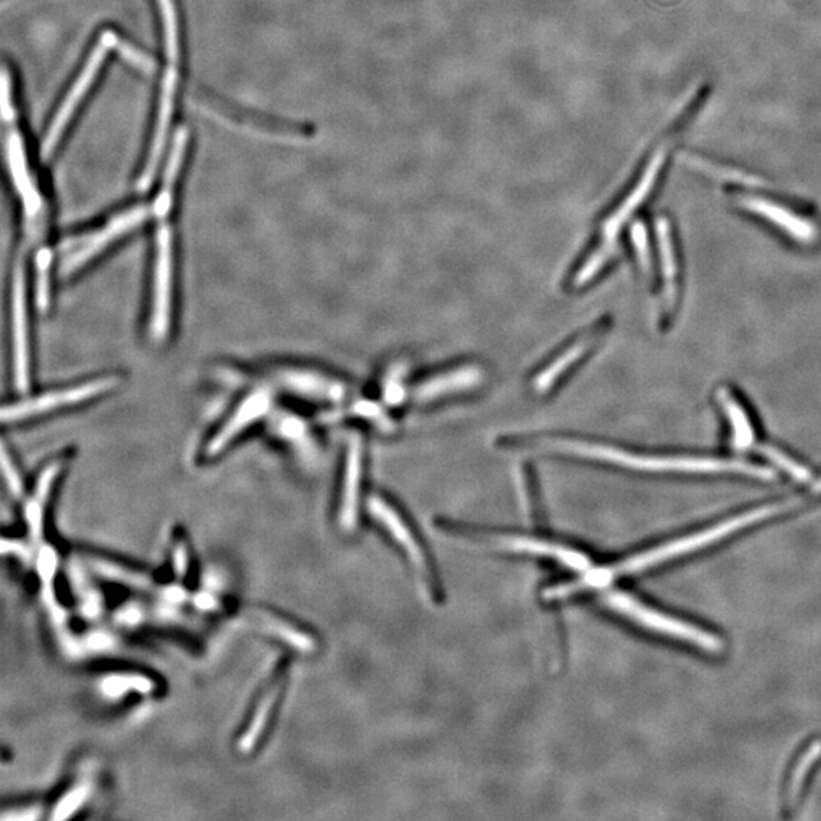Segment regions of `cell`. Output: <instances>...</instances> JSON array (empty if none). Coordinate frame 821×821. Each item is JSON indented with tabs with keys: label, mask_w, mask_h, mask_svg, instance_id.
I'll return each mask as SVG.
<instances>
[{
	"label": "cell",
	"mask_w": 821,
	"mask_h": 821,
	"mask_svg": "<svg viewBox=\"0 0 821 821\" xmlns=\"http://www.w3.org/2000/svg\"><path fill=\"white\" fill-rule=\"evenodd\" d=\"M536 443L537 446L550 449L552 453L574 455V457L586 458V460L610 462V465L644 470V472H737L750 474V477L759 478V480H773L774 478L772 470L744 461L644 457V455L625 453V450L617 449V447L602 446L598 443L577 438H539L536 439Z\"/></svg>",
	"instance_id": "cell-1"
},
{
	"label": "cell",
	"mask_w": 821,
	"mask_h": 821,
	"mask_svg": "<svg viewBox=\"0 0 821 821\" xmlns=\"http://www.w3.org/2000/svg\"><path fill=\"white\" fill-rule=\"evenodd\" d=\"M789 507H793V502L766 505V507L752 509V512L734 517V519L715 525V527L709 529H704V531L696 532V535L684 537V539L676 540V542L668 544H661V547L655 548L652 551L642 552L636 558L626 559L625 562L617 564V566L606 567V570H590L587 572V579H589L590 587L598 589V587L609 585L618 575L636 574V572L648 570L653 564L667 562V560L675 559L677 555L700 550V548L717 542L723 537L734 535L738 529L761 523V520L769 519V517L785 512Z\"/></svg>",
	"instance_id": "cell-2"
},
{
	"label": "cell",
	"mask_w": 821,
	"mask_h": 821,
	"mask_svg": "<svg viewBox=\"0 0 821 821\" xmlns=\"http://www.w3.org/2000/svg\"><path fill=\"white\" fill-rule=\"evenodd\" d=\"M174 236L166 223L155 233L153 290H151L150 333L154 341H163L169 333L173 314Z\"/></svg>",
	"instance_id": "cell-3"
},
{
	"label": "cell",
	"mask_w": 821,
	"mask_h": 821,
	"mask_svg": "<svg viewBox=\"0 0 821 821\" xmlns=\"http://www.w3.org/2000/svg\"><path fill=\"white\" fill-rule=\"evenodd\" d=\"M605 602L614 612L625 614L626 618L637 622V624L647 626L653 632L667 634V636L677 637V640L690 642L706 649L709 653H722L723 641L714 634L703 632V630L696 629L694 625L687 624V622L677 621L675 618L665 617L655 610L648 609V607L642 606L637 599L630 597L624 591H607L605 595Z\"/></svg>",
	"instance_id": "cell-4"
},
{
	"label": "cell",
	"mask_w": 821,
	"mask_h": 821,
	"mask_svg": "<svg viewBox=\"0 0 821 821\" xmlns=\"http://www.w3.org/2000/svg\"><path fill=\"white\" fill-rule=\"evenodd\" d=\"M119 379L116 376H101L95 379L73 385V387L61 388V390L45 392L33 399L21 400V402L8 404L3 408V423H17L23 420L35 418V415L48 414L61 410L64 407L87 402L105 392L112 391Z\"/></svg>",
	"instance_id": "cell-5"
},
{
	"label": "cell",
	"mask_w": 821,
	"mask_h": 821,
	"mask_svg": "<svg viewBox=\"0 0 821 821\" xmlns=\"http://www.w3.org/2000/svg\"><path fill=\"white\" fill-rule=\"evenodd\" d=\"M150 215L151 213L148 208L139 206V208H132L127 210V212L120 213L118 216L112 218L104 227L85 236L84 239H81L77 244L75 248L68 251L63 262L60 265L61 278H69V275L75 274L85 265L91 263L93 259L103 255L110 245L118 243L120 237L138 228Z\"/></svg>",
	"instance_id": "cell-6"
},
{
	"label": "cell",
	"mask_w": 821,
	"mask_h": 821,
	"mask_svg": "<svg viewBox=\"0 0 821 821\" xmlns=\"http://www.w3.org/2000/svg\"><path fill=\"white\" fill-rule=\"evenodd\" d=\"M11 332H13L14 384L26 391L31 380L28 307H26V270L22 260L15 263L11 282Z\"/></svg>",
	"instance_id": "cell-7"
},
{
	"label": "cell",
	"mask_w": 821,
	"mask_h": 821,
	"mask_svg": "<svg viewBox=\"0 0 821 821\" xmlns=\"http://www.w3.org/2000/svg\"><path fill=\"white\" fill-rule=\"evenodd\" d=\"M271 377L279 388L303 399L338 403L348 396V385L320 370L283 365L271 370Z\"/></svg>",
	"instance_id": "cell-8"
},
{
	"label": "cell",
	"mask_w": 821,
	"mask_h": 821,
	"mask_svg": "<svg viewBox=\"0 0 821 821\" xmlns=\"http://www.w3.org/2000/svg\"><path fill=\"white\" fill-rule=\"evenodd\" d=\"M116 38L112 33L103 35L96 48L93 49L92 56L89 57L87 64L84 66L83 72L80 73L75 84L70 89L68 96L63 101L60 110L57 112L56 118L50 124L48 134H46L45 142H43V154L48 155L54 153L58 142H60L61 136L70 122L73 113H75L78 105L83 101L85 93L92 87L95 77L98 75L99 69L103 68L105 60V54L115 45Z\"/></svg>",
	"instance_id": "cell-9"
},
{
	"label": "cell",
	"mask_w": 821,
	"mask_h": 821,
	"mask_svg": "<svg viewBox=\"0 0 821 821\" xmlns=\"http://www.w3.org/2000/svg\"><path fill=\"white\" fill-rule=\"evenodd\" d=\"M272 399L274 397L270 388H258L241 400L223 425L218 427L215 434L210 437L204 447L206 457L215 458L223 454L244 431L263 419L271 410Z\"/></svg>",
	"instance_id": "cell-10"
},
{
	"label": "cell",
	"mask_w": 821,
	"mask_h": 821,
	"mask_svg": "<svg viewBox=\"0 0 821 821\" xmlns=\"http://www.w3.org/2000/svg\"><path fill=\"white\" fill-rule=\"evenodd\" d=\"M484 380V370L477 364H462L432 375L415 385L412 399L419 403H431L445 397L460 395L480 387Z\"/></svg>",
	"instance_id": "cell-11"
},
{
	"label": "cell",
	"mask_w": 821,
	"mask_h": 821,
	"mask_svg": "<svg viewBox=\"0 0 821 821\" xmlns=\"http://www.w3.org/2000/svg\"><path fill=\"white\" fill-rule=\"evenodd\" d=\"M665 155H667V153H665L664 148H660V150L653 155L647 169L644 171V174H642L640 181L636 183L632 192H630L629 196L624 198V201L613 210L612 215L606 218L605 223H602V241H607V243H617V235L620 233L622 225L625 224V221L633 215L634 210L640 208L642 202L645 201V198H647L653 188H655L657 177H659L661 166H664Z\"/></svg>",
	"instance_id": "cell-12"
},
{
	"label": "cell",
	"mask_w": 821,
	"mask_h": 821,
	"mask_svg": "<svg viewBox=\"0 0 821 821\" xmlns=\"http://www.w3.org/2000/svg\"><path fill=\"white\" fill-rule=\"evenodd\" d=\"M362 439L357 435L349 438L348 453H345L344 477H342V490L340 501L341 528L352 531L357 523V508H360L361 480H362Z\"/></svg>",
	"instance_id": "cell-13"
},
{
	"label": "cell",
	"mask_w": 821,
	"mask_h": 821,
	"mask_svg": "<svg viewBox=\"0 0 821 821\" xmlns=\"http://www.w3.org/2000/svg\"><path fill=\"white\" fill-rule=\"evenodd\" d=\"M368 509L373 517L387 528V531L390 532L397 544L403 548L410 562L414 564L415 570L422 575L430 574L425 552H423L418 539L412 535L411 528L408 527L399 513L379 496L370 497Z\"/></svg>",
	"instance_id": "cell-14"
},
{
	"label": "cell",
	"mask_w": 821,
	"mask_h": 821,
	"mask_svg": "<svg viewBox=\"0 0 821 821\" xmlns=\"http://www.w3.org/2000/svg\"><path fill=\"white\" fill-rule=\"evenodd\" d=\"M494 543L501 547L502 550L523 552V554L525 552V554L558 560V562L563 563L564 566L571 567L574 571L587 572L591 570L590 560L583 552L563 547V544L525 536H501L496 537Z\"/></svg>",
	"instance_id": "cell-15"
},
{
	"label": "cell",
	"mask_w": 821,
	"mask_h": 821,
	"mask_svg": "<svg viewBox=\"0 0 821 821\" xmlns=\"http://www.w3.org/2000/svg\"><path fill=\"white\" fill-rule=\"evenodd\" d=\"M738 202L742 208L777 225V227L787 232L788 235H791L794 239L799 241L801 244L814 243L817 235H819L814 224L809 223L804 218L794 215L793 212L782 208V206L774 204V202L762 200V198L758 197H739Z\"/></svg>",
	"instance_id": "cell-16"
},
{
	"label": "cell",
	"mask_w": 821,
	"mask_h": 821,
	"mask_svg": "<svg viewBox=\"0 0 821 821\" xmlns=\"http://www.w3.org/2000/svg\"><path fill=\"white\" fill-rule=\"evenodd\" d=\"M245 620L253 629L274 640L282 641L288 647L297 649L298 653H313L317 644L314 637L302 632L293 622L283 620L278 614L262 609H251L245 612Z\"/></svg>",
	"instance_id": "cell-17"
},
{
	"label": "cell",
	"mask_w": 821,
	"mask_h": 821,
	"mask_svg": "<svg viewBox=\"0 0 821 821\" xmlns=\"http://www.w3.org/2000/svg\"><path fill=\"white\" fill-rule=\"evenodd\" d=\"M283 682L285 680H283L282 675H279L260 694L258 703H256L255 709H253L251 717L248 719L247 729L237 739V750H239V753H251L255 747L259 744L260 739L263 738L268 723H270L275 706H278L279 696L282 694Z\"/></svg>",
	"instance_id": "cell-18"
},
{
	"label": "cell",
	"mask_w": 821,
	"mask_h": 821,
	"mask_svg": "<svg viewBox=\"0 0 821 821\" xmlns=\"http://www.w3.org/2000/svg\"><path fill=\"white\" fill-rule=\"evenodd\" d=\"M597 340L598 330H590L589 333L583 335V337L571 342L562 353H559L550 364H547V367L540 370L539 375L532 379L535 391L539 392V395L551 391L558 385L559 379H562L574 365L578 364V361L589 352L591 345Z\"/></svg>",
	"instance_id": "cell-19"
},
{
	"label": "cell",
	"mask_w": 821,
	"mask_h": 821,
	"mask_svg": "<svg viewBox=\"0 0 821 821\" xmlns=\"http://www.w3.org/2000/svg\"><path fill=\"white\" fill-rule=\"evenodd\" d=\"M7 143L8 162H10L11 174H13L15 190L22 198L26 215L35 218L40 213L42 198L38 196L37 188H35L33 177H31L21 138L15 132H11Z\"/></svg>",
	"instance_id": "cell-20"
},
{
	"label": "cell",
	"mask_w": 821,
	"mask_h": 821,
	"mask_svg": "<svg viewBox=\"0 0 821 821\" xmlns=\"http://www.w3.org/2000/svg\"><path fill=\"white\" fill-rule=\"evenodd\" d=\"M64 461L61 458L49 462L45 469L38 474V480L35 482L33 494L28 502H26V524H28L30 536L34 542H40L43 536V520H45L46 504L52 492L54 484H56L58 474L63 470Z\"/></svg>",
	"instance_id": "cell-21"
},
{
	"label": "cell",
	"mask_w": 821,
	"mask_h": 821,
	"mask_svg": "<svg viewBox=\"0 0 821 821\" xmlns=\"http://www.w3.org/2000/svg\"><path fill=\"white\" fill-rule=\"evenodd\" d=\"M717 399L719 400V403H722L723 410L726 412V415L731 423V430H734V446L737 447L738 450H744L752 447L754 443V430L744 408H742L738 400L731 396V392L724 390V388L717 392Z\"/></svg>",
	"instance_id": "cell-22"
},
{
	"label": "cell",
	"mask_w": 821,
	"mask_h": 821,
	"mask_svg": "<svg viewBox=\"0 0 821 821\" xmlns=\"http://www.w3.org/2000/svg\"><path fill=\"white\" fill-rule=\"evenodd\" d=\"M89 566L105 579L119 583V585L136 587V589H148L153 585L151 578L142 572L131 570L126 564L113 562V560L98 558V555H89Z\"/></svg>",
	"instance_id": "cell-23"
},
{
	"label": "cell",
	"mask_w": 821,
	"mask_h": 821,
	"mask_svg": "<svg viewBox=\"0 0 821 821\" xmlns=\"http://www.w3.org/2000/svg\"><path fill=\"white\" fill-rule=\"evenodd\" d=\"M657 235H659L661 271H664L665 285H667L665 286V297L672 306L676 300L677 265L675 248H672L671 228H669L668 221L665 218H660L659 223H657Z\"/></svg>",
	"instance_id": "cell-24"
},
{
	"label": "cell",
	"mask_w": 821,
	"mask_h": 821,
	"mask_svg": "<svg viewBox=\"0 0 821 821\" xmlns=\"http://www.w3.org/2000/svg\"><path fill=\"white\" fill-rule=\"evenodd\" d=\"M617 255V243H607L602 241L601 244L595 248L594 251L587 256L585 262L578 268L574 275V286H585L590 280L597 278L598 272L606 267L613 256Z\"/></svg>",
	"instance_id": "cell-25"
},
{
	"label": "cell",
	"mask_w": 821,
	"mask_h": 821,
	"mask_svg": "<svg viewBox=\"0 0 821 821\" xmlns=\"http://www.w3.org/2000/svg\"><path fill=\"white\" fill-rule=\"evenodd\" d=\"M820 757L821 741H816L812 742L811 746H809L807 752H805L804 757L800 758L799 764H797L796 769H794L791 782H789V807H794V805H796V801L799 800L801 787H804V782L805 779H807L808 772L809 770H811V766L814 765L817 761H819Z\"/></svg>",
	"instance_id": "cell-26"
},
{
	"label": "cell",
	"mask_w": 821,
	"mask_h": 821,
	"mask_svg": "<svg viewBox=\"0 0 821 821\" xmlns=\"http://www.w3.org/2000/svg\"><path fill=\"white\" fill-rule=\"evenodd\" d=\"M70 577H72V585L80 594L84 617L91 618V620L98 618L101 610H103V599H101L99 594H96L95 587L83 577L80 571H73Z\"/></svg>",
	"instance_id": "cell-27"
},
{
	"label": "cell",
	"mask_w": 821,
	"mask_h": 821,
	"mask_svg": "<svg viewBox=\"0 0 821 821\" xmlns=\"http://www.w3.org/2000/svg\"><path fill=\"white\" fill-rule=\"evenodd\" d=\"M89 796H91V784H87V782H83V784H78L77 787L70 788L69 791L64 794L63 799L58 801L56 809H54L52 819H68L73 812L83 807L85 801H87Z\"/></svg>",
	"instance_id": "cell-28"
},
{
	"label": "cell",
	"mask_w": 821,
	"mask_h": 821,
	"mask_svg": "<svg viewBox=\"0 0 821 821\" xmlns=\"http://www.w3.org/2000/svg\"><path fill=\"white\" fill-rule=\"evenodd\" d=\"M683 159L692 167H695V169L702 171L704 174L714 175L717 178H723V180L742 183V185L749 186L764 185L758 178H753L752 175L741 174L738 171L724 169V167L714 166L712 163L704 162L699 157H692V155H684Z\"/></svg>",
	"instance_id": "cell-29"
},
{
	"label": "cell",
	"mask_w": 821,
	"mask_h": 821,
	"mask_svg": "<svg viewBox=\"0 0 821 821\" xmlns=\"http://www.w3.org/2000/svg\"><path fill=\"white\" fill-rule=\"evenodd\" d=\"M761 453L764 454L770 461H773L774 465L779 466L785 472L791 474L794 480L799 482L811 481V472H809L807 467L800 466L799 462L791 460L788 455L781 453L776 447H761Z\"/></svg>",
	"instance_id": "cell-30"
},
{
	"label": "cell",
	"mask_w": 821,
	"mask_h": 821,
	"mask_svg": "<svg viewBox=\"0 0 821 821\" xmlns=\"http://www.w3.org/2000/svg\"><path fill=\"white\" fill-rule=\"evenodd\" d=\"M173 570L175 577L181 579L189 571V548L183 536H177L173 543Z\"/></svg>",
	"instance_id": "cell-31"
},
{
	"label": "cell",
	"mask_w": 821,
	"mask_h": 821,
	"mask_svg": "<svg viewBox=\"0 0 821 821\" xmlns=\"http://www.w3.org/2000/svg\"><path fill=\"white\" fill-rule=\"evenodd\" d=\"M2 466L11 494H13L14 497H21L23 493L22 478L21 474H19L17 467H15L10 455L7 453V446H3L2 450Z\"/></svg>",
	"instance_id": "cell-32"
},
{
	"label": "cell",
	"mask_w": 821,
	"mask_h": 821,
	"mask_svg": "<svg viewBox=\"0 0 821 821\" xmlns=\"http://www.w3.org/2000/svg\"><path fill=\"white\" fill-rule=\"evenodd\" d=\"M632 241L634 247H636L637 258H640L641 267L645 271H649V250L647 231H645L642 223H636L632 227Z\"/></svg>",
	"instance_id": "cell-33"
},
{
	"label": "cell",
	"mask_w": 821,
	"mask_h": 821,
	"mask_svg": "<svg viewBox=\"0 0 821 821\" xmlns=\"http://www.w3.org/2000/svg\"><path fill=\"white\" fill-rule=\"evenodd\" d=\"M42 808L38 805H28V807L15 808L2 816V820H35L40 817Z\"/></svg>",
	"instance_id": "cell-34"
},
{
	"label": "cell",
	"mask_w": 821,
	"mask_h": 821,
	"mask_svg": "<svg viewBox=\"0 0 821 821\" xmlns=\"http://www.w3.org/2000/svg\"><path fill=\"white\" fill-rule=\"evenodd\" d=\"M814 492H817V493L821 492V480L819 482H817V484L814 485Z\"/></svg>",
	"instance_id": "cell-35"
}]
</instances>
